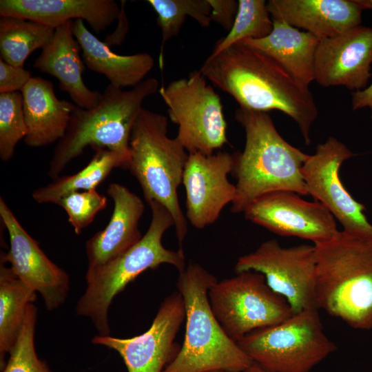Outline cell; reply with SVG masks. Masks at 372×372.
<instances>
[{"mask_svg": "<svg viewBox=\"0 0 372 372\" xmlns=\"http://www.w3.org/2000/svg\"><path fill=\"white\" fill-rule=\"evenodd\" d=\"M199 70L240 107L276 110L289 116L310 145L311 127L318 115L313 96L269 55L241 41L210 54Z\"/></svg>", "mask_w": 372, "mask_h": 372, "instance_id": "1", "label": "cell"}, {"mask_svg": "<svg viewBox=\"0 0 372 372\" xmlns=\"http://www.w3.org/2000/svg\"><path fill=\"white\" fill-rule=\"evenodd\" d=\"M235 118L244 128L245 145L242 152L234 153L231 173L237 183L231 211L243 213L256 198L273 192L308 195L301 170L309 154L282 137L268 112L239 107Z\"/></svg>", "mask_w": 372, "mask_h": 372, "instance_id": "2", "label": "cell"}, {"mask_svg": "<svg viewBox=\"0 0 372 372\" xmlns=\"http://www.w3.org/2000/svg\"><path fill=\"white\" fill-rule=\"evenodd\" d=\"M313 245L317 309L354 329H372V237L342 230Z\"/></svg>", "mask_w": 372, "mask_h": 372, "instance_id": "3", "label": "cell"}, {"mask_svg": "<svg viewBox=\"0 0 372 372\" xmlns=\"http://www.w3.org/2000/svg\"><path fill=\"white\" fill-rule=\"evenodd\" d=\"M159 83L147 78L128 90L109 84L91 109L75 105L64 136L58 141L48 176L59 177L65 167L87 147L107 149L130 158V139L145 99L156 93Z\"/></svg>", "mask_w": 372, "mask_h": 372, "instance_id": "4", "label": "cell"}, {"mask_svg": "<svg viewBox=\"0 0 372 372\" xmlns=\"http://www.w3.org/2000/svg\"><path fill=\"white\" fill-rule=\"evenodd\" d=\"M216 277L196 262L179 272L176 286L186 312L183 344L163 372H240L254 362L224 331L210 307L208 291Z\"/></svg>", "mask_w": 372, "mask_h": 372, "instance_id": "5", "label": "cell"}, {"mask_svg": "<svg viewBox=\"0 0 372 372\" xmlns=\"http://www.w3.org/2000/svg\"><path fill=\"white\" fill-rule=\"evenodd\" d=\"M152 211L149 227L142 238L127 251L93 270H87L86 289L78 301L79 316L91 319L100 335H109L108 310L114 297L138 276L163 264L175 267L178 272L186 267L183 249H166L162 244L165 232L174 226L170 212L161 203H149Z\"/></svg>", "mask_w": 372, "mask_h": 372, "instance_id": "6", "label": "cell"}, {"mask_svg": "<svg viewBox=\"0 0 372 372\" xmlns=\"http://www.w3.org/2000/svg\"><path fill=\"white\" fill-rule=\"evenodd\" d=\"M167 126L165 116L143 107L131 132L128 169L137 179L146 202L156 201L170 212L183 249L187 221L177 191L189 153L176 138L167 136Z\"/></svg>", "mask_w": 372, "mask_h": 372, "instance_id": "7", "label": "cell"}, {"mask_svg": "<svg viewBox=\"0 0 372 372\" xmlns=\"http://www.w3.org/2000/svg\"><path fill=\"white\" fill-rule=\"evenodd\" d=\"M319 309L293 313L276 325L254 330L237 343L253 362L270 372H309L336 346L323 331Z\"/></svg>", "mask_w": 372, "mask_h": 372, "instance_id": "8", "label": "cell"}, {"mask_svg": "<svg viewBox=\"0 0 372 372\" xmlns=\"http://www.w3.org/2000/svg\"><path fill=\"white\" fill-rule=\"evenodd\" d=\"M208 298L221 327L236 342L254 330L279 324L293 314L265 276L253 271L216 280L209 289Z\"/></svg>", "mask_w": 372, "mask_h": 372, "instance_id": "9", "label": "cell"}, {"mask_svg": "<svg viewBox=\"0 0 372 372\" xmlns=\"http://www.w3.org/2000/svg\"><path fill=\"white\" fill-rule=\"evenodd\" d=\"M206 80L194 70L158 90L178 125L176 138L189 154H212L227 142L220 98Z\"/></svg>", "mask_w": 372, "mask_h": 372, "instance_id": "10", "label": "cell"}, {"mask_svg": "<svg viewBox=\"0 0 372 372\" xmlns=\"http://www.w3.org/2000/svg\"><path fill=\"white\" fill-rule=\"evenodd\" d=\"M234 271L262 273L269 287L287 301L293 313L317 308L313 245L283 247L275 239L267 240L254 251L240 256Z\"/></svg>", "mask_w": 372, "mask_h": 372, "instance_id": "11", "label": "cell"}, {"mask_svg": "<svg viewBox=\"0 0 372 372\" xmlns=\"http://www.w3.org/2000/svg\"><path fill=\"white\" fill-rule=\"evenodd\" d=\"M353 156L348 147L333 136L318 144L302 167L308 195L322 204L342 225L343 230L372 237V225L364 211L344 187L339 176L342 163Z\"/></svg>", "mask_w": 372, "mask_h": 372, "instance_id": "12", "label": "cell"}, {"mask_svg": "<svg viewBox=\"0 0 372 372\" xmlns=\"http://www.w3.org/2000/svg\"><path fill=\"white\" fill-rule=\"evenodd\" d=\"M185 316L183 298L176 291L165 298L143 333L131 338L99 335L92 342L116 351L128 372H163L180 349L175 338Z\"/></svg>", "mask_w": 372, "mask_h": 372, "instance_id": "13", "label": "cell"}, {"mask_svg": "<svg viewBox=\"0 0 372 372\" xmlns=\"http://www.w3.org/2000/svg\"><path fill=\"white\" fill-rule=\"evenodd\" d=\"M245 218L282 236L298 237L313 244L331 238L338 229L335 218L318 201H307L291 191H276L254 200Z\"/></svg>", "mask_w": 372, "mask_h": 372, "instance_id": "14", "label": "cell"}, {"mask_svg": "<svg viewBox=\"0 0 372 372\" xmlns=\"http://www.w3.org/2000/svg\"><path fill=\"white\" fill-rule=\"evenodd\" d=\"M0 216L10 241L8 252L1 253V260L9 262L14 273L41 296L47 309L58 308L69 291L68 274L48 258L1 197Z\"/></svg>", "mask_w": 372, "mask_h": 372, "instance_id": "15", "label": "cell"}, {"mask_svg": "<svg viewBox=\"0 0 372 372\" xmlns=\"http://www.w3.org/2000/svg\"><path fill=\"white\" fill-rule=\"evenodd\" d=\"M234 165V154H189L183 182L186 194V218L202 229L214 224L236 196V185L228 180Z\"/></svg>", "mask_w": 372, "mask_h": 372, "instance_id": "16", "label": "cell"}, {"mask_svg": "<svg viewBox=\"0 0 372 372\" xmlns=\"http://www.w3.org/2000/svg\"><path fill=\"white\" fill-rule=\"evenodd\" d=\"M372 28L358 25L320 40L315 58V81L321 86L364 89L371 76Z\"/></svg>", "mask_w": 372, "mask_h": 372, "instance_id": "17", "label": "cell"}, {"mask_svg": "<svg viewBox=\"0 0 372 372\" xmlns=\"http://www.w3.org/2000/svg\"><path fill=\"white\" fill-rule=\"evenodd\" d=\"M272 20H282L320 40L360 25L365 8L358 0H269Z\"/></svg>", "mask_w": 372, "mask_h": 372, "instance_id": "18", "label": "cell"}, {"mask_svg": "<svg viewBox=\"0 0 372 372\" xmlns=\"http://www.w3.org/2000/svg\"><path fill=\"white\" fill-rule=\"evenodd\" d=\"M114 209L107 225L85 244L87 270L99 268L121 255L143 237L138 222L144 211L143 200L126 187L111 183L107 189Z\"/></svg>", "mask_w": 372, "mask_h": 372, "instance_id": "19", "label": "cell"}, {"mask_svg": "<svg viewBox=\"0 0 372 372\" xmlns=\"http://www.w3.org/2000/svg\"><path fill=\"white\" fill-rule=\"evenodd\" d=\"M121 8L114 0H1L0 16L16 17L56 28L85 20L96 33L118 20Z\"/></svg>", "mask_w": 372, "mask_h": 372, "instance_id": "20", "label": "cell"}, {"mask_svg": "<svg viewBox=\"0 0 372 372\" xmlns=\"http://www.w3.org/2000/svg\"><path fill=\"white\" fill-rule=\"evenodd\" d=\"M73 25L74 21L70 20L55 28L52 39L41 50L34 67L56 78L60 89L68 94L75 105L88 110L99 103L102 93L90 90L83 82L85 63Z\"/></svg>", "mask_w": 372, "mask_h": 372, "instance_id": "21", "label": "cell"}, {"mask_svg": "<svg viewBox=\"0 0 372 372\" xmlns=\"http://www.w3.org/2000/svg\"><path fill=\"white\" fill-rule=\"evenodd\" d=\"M27 127L24 143L39 147L59 141L65 134L75 104L59 99L53 83L42 77H31L21 90Z\"/></svg>", "mask_w": 372, "mask_h": 372, "instance_id": "22", "label": "cell"}, {"mask_svg": "<svg viewBox=\"0 0 372 372\" xmlns=\"http://www.w3.org/2000/svg\"><path fill=\"white\" fill-rule=\"evenodd\" d=\"M73 33L82 50L85 65L104 75L115 87L136 86L154 67V59L147 52L120 55L111 51L108 45L87 30L82 19L74 21Z\"/></svg>", "mask_w": 372, "mask_h": 372, "instance_id": "23", "label": "cell"}, {"mask_svg": "<svg viewBox=\"0 0 372 372\" xmlns=\"http://www.w3.org/2000/svg\"><path fill=\"white\" fill-rule=\"evenodd\" d=\"M271 32L260 39L242 41L276 60L300 84L308 87L315 81V58L320 39L282 20H273Z\"/></svg>", "mask_w": 372, "mask_h": 372, "instance_id": "24", "label": "cell"}, {"mask_svg": "<svg viewBox=\"0 0 372 372\" xmlns=\"http://www.w3.org/2000/svg\"><path fill=\"white\" fill-rule=\"evenodd\" d=\"M36 291L21 281L1 260L0 265V364L15 344L21 331L28 306L37 298Z\"/></svg>", "mask_w": 372, "mask_h": 372, "instance_id": "25", "label": "cell"}, {"mask_svg": "<svg viewBox=\"0 0 372 372\" xmlns=\"http://www.w3.org/2000/svg\"><path fill=\"white\" fill-rule=\"evenodd\" d=\"M92 160L81 171L70 176H59L35 189L33 199L38 203H54L74 192L96 189L117 167L128 169L130 158L107 149L97 148Z\"/></svg>", "mask_w": 372, "mask_h": 372, "instance_id": "26", "label": "cell"}, {"mask_svg": "<svg viewBox=\"0 0 372 372\" xmlns=\"http://www.w3.org/2000/svg\"><path fill=\"white\" fill-rule=\"evenodd\" d=\"M55 28L16 17L0 18V55L5 62L23 67L28 57L43 49L52 39Z\"/></svg>", "mask_w": 372, "mask_h": 372, "instance_id": "27", "label": "cell"}, {"mask_svg": "<svg viewBox=\"0 0 372 372\" xmlns=\"http://www.w3.org/2000/svg\"><path fill=\"white\" fill-rule=\"evenodd\" d=\"M157 14L156 23L162 37L159 65L163 67V46L176 37L187 17L193 18L201 27L207 28L211 21L208 0H148Z\"/></svg>", "mask_w": 372, "mask_h": 372, "instance_id": "28", "label": "cell"}, {"mask_svg": "<svg viewBox=\"0 0 372 372\" xmlns=\"http://www.w3.org/2000/svg\"><path fill=\"white\" fill-rule=\"evenodd\" d=\"M238 10L228 34L215 44L211 54H216L231 45L245 39H260L268 36L273 23L265 0H238Z\"/></svg>", "mask_w": 372, "mask_h": 372, "instance_id": "29", "label": "cell"}, {"mask_svg": "<svg viewBox=\"0 0 372 372\" xmlns=\"http://www.w3.org/2000/svg\"><path fill=\"white\" fill-rule=\"evenodd\" d=\"M27 127L21 92L0 94V158L9 161L18 142L24 138Z\"/></svg>", "mask_w": 372, "mask_h": 372, "instance_id": "30", "label": "cell"}, {"mask_svg": "<svg viewBox=\"0 0 372 372\" xmlns=\"http://www.w3.org/2000/svg\"><path fill=\"white\" fill-rule=\"evenodd\" d=\"M37 317V308L31 303L28 306L21 331L2 372H50L48 365L37 356L34 347Z\"/></svg>", "mask_w": 372, "mask_h": 372, "instance_id": "31", "label": "cell"}, {"mask_svg": "<svg viewBox=\"0 0 372 372\" xmlns=\"http://www.w3.org/2000/svg\"><path fill=\"white\" fill-rule=\"evenodd\" d=\"M106 204V197L96 189L70 193L56 203L66 211L68 222L76 234H80L93 221Z\"/></svg>", "mask_w": 372, "mask_h": 372, "instance_id": "32", "label": "cell"}, {"mask_svg": "<svg viewBox=\"0 0 372 372\" xmlns=\"http://www.w3.org/2000/svg\"><path fill=\"white\" fill-rule=\"evenodd\" d=\"M30 71L13 66L0 59V94L21 92L31 79Z\"/></svg>", "mask_w": 372, "mask_h": 372, "instance_id": "33", "label": "cell"}, {"mask_svg": "<svg viewBox=\"0 0 372 372\" xmlns=\"http://www.w3.org/2000/svg\"><path fill=\"white\" fill-rule=\"evenodd\" d=\"M211 6V21L229 31L238 10V1L235 0H208Z\"/></svg>", "mask_w": 372, "mask_h": 372, "instance_id": "34", "label": "cell"}, {"mask_svg": "<svg viewBox=\"0 0 372 372\" xmlns=\"http://www.w3.org/2000/svg\"><path fill=\"white\" fill-rule=\"evenodd\" d=\"M351 106L353 110L369 108L372 119V83L363 90L352 92Z\"/></svg>", "mask_w": 372, "mask_h": 372, "instance_id": "35", "label": "cell"}, {"mask_svg": "<svg viewBox=\"0 0 372 372\" xmlns=\"http://www.w3.org/2000/svg\"><path fill=\"white\" fill-rule=\"evenodd\" d=\"M240 372H270V371H268L262 369L259 365L254 362L248 368H247L246 369Z\"/></svg>", "mask_w": 372, "mask_h": 372, "instance_id": "36", "label": "cell"}, {"mask_svg": "<svg viewBox=\"0 0 372 372\" xmlns=\"http://www.w3.org/2000/svg\"><path fill=\"white\" fill-rule=\"evenodd\" d=\"M365 9H372V0H358Z\"/></svg>", "mask_w": 372, "mask_h": 372, "instance_id": "37", "label": "cell"}, {"mask_svg": "<svg viewBox=\"0 0 372 372\" xmlns=\"http://www.w3.org/2000/svg\"><path fill=\"white\" fill-rule=\"evenodd\" d=\"M207 372H227V371H220V370H216V371H207Z\"/></svg>", "mask_w": 372, "mask_h": 372, "instance_id": "38", "label": "cell"}]
</instances>
